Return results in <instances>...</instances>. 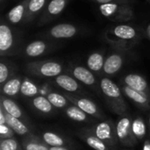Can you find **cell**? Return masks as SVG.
<instances>
[{
    "mask_svg": "<svg viewBox=\"0 0 150 150\" xmlns=\"http://www.w3.org/2000/svg\"><path fill=\"white\" fill-rule=\"evenodd\" d=\"M76 28L70 24H59L53 26L50 30V35L56 39L71 38L76 33Z\"/></svg>",
    "mask_w": 150,
    "mask_h": 150,
    "instance_id": "1",
    "label": "cell"
},
{
    "mask_svg": "<svg viewBox=\"0 0 150 150\" xmlns=\"http://www.w3.org/2000/svg\"><path fill=\"white\" fill-rule=\"evenodd\" d=\"M125 83L127 86L139 91H144L148 88V83L147 81L140 75L136 74H129L125 77Z\"/></svg>",
    "mask_w": 150,
    "mask_h": 150,
    "instance_id": "2",
    "label": "cell"
},
{
    "mask_svg": "<svg viewBox=\"0 0 150 150\" xmlns=\"http://www.w3.org/2000/svg\"><path fill=\"white\" fill-rule=\"evenodd\" d=\"M13 43L12 33L8 25H0V50L2 52L9 50Z\"/></svg>",
    "mask_w": 150,
    "mask_h": 150,
    "instance_id": "3",
    "label": "cell"
},
{
    "mask_svg": "<svg viewBox=\"0 0 150 150\" xmlns=\"http://www.w3.org/2000/svg\"><path fill=\"white\" fill-rule=\"evenodd\" d=\"M122 63H123V61H122V57L120 55L116 54H112L105 62L104 68H103L104 71L106 74L112 75L120 69Z\"/></svg>",
    "mask_w": 150,
    "mask_h": 150,
    "instance_id": "4",
    "label": "cell"
},
{
    "mask_svg": "<svg viewBox=\"0 0 150 150\" xmlns=\"http://www.w3.org/2000/svg\"><path fill=\"white\" fill-rule=\"evenodd\" d=\"M100 87L103 93L111 98H117L120 96L119 86L109 78H103L100 83Z\"/></svg>",
    "mask_w": 150,
    "mask_h": 150,
    "instance_id": "5",
    "label": "cell"
},
{
    "mask_svg": "<svg viewBox=\"0 0 150 150\" xmlns=\"http://www.w3.org/2000/svg\"><path fill=\"white\" fill-rule=\"evenodd\" d=\"M73 75L77 80L83 83L84 84L91 85L95 83V77L93 74L84 67H76L73 70Z\"/></svg>",
    "mask_w": 150,
    "mask_h": 150,
    "instance_id": "6",
    "label": "cell"
},
{
    "mask_svg": "<svg viewBox=\"0 0 150 150\" xmlns=\"http://www.w3.org/2000/svg\"><path fill=\"white\" fill-rule=\"evenodd\" d=\"M40 72L44 76H59L62 72V66L54 62H47L40 66Z\"/></svg>",
    "mask_w": 150,
    "mask_h": 150,
    "instance_id": "7",
    "label": "cell"
},
{
    "mask_svg": "<svg viewBox=\"0 0 150 150\" xmlns=\"http://www.w3.org/2000/svg\"><path fill=\"white\" fill-rule=\"evenodd\" d=\"M56 83L61 88H62L63 90L69 91V92H74L78 89L77 82L74 78L67 76V75L58 76L56 77Z\"/></svg>",
    "mask_w": 150,
    "mask_h": 150,
    "instance_id": "8",
    "label": "cell"
},
{
    "mask_svg": "<svg viewBox=\"0 0 150 150\" xmlns=\"http://www.w3.org/2000/svg\"><path fill=\"white\" fill-rule=\"evenodd\" d=\"M113 34L122 40H131L136 35V31L134 27L127 25H120L114 27Z\"/></svg>",
    "mask_w": 150,
    "mask_h": 150,
    "instance_id": "9",
    "label": "cell"
},
{
    "mask_svg": "<svg viewBox=\"0 0 150 150\" xmlns=\"http://www.w3.org/2000/svg\"><path fill=\"white\" fill-rule=\"evenodd\" d=\"M6 123L11 128V130H13L18 134L23 135L28 132V128L26 127V126L18 118L12 117L11 115H6Z\"/></svg>",
    "mask_w": 150,
    "mask_h": 150,
    "instance_id": "10",
    "label": "cell"
},
{
    "mask_svg": "<svg viewBox=\"0 0 150 150\" xmlns=\"http://www.w3.org/2000/svg\"><path fill=\"white\" fill-rule=\"evenodd\" d=\"M29 1H25L23 2L22 4H19L18 5H16L15 7H13L8 13V18L9 20L13 23V24H16V23H18L21 21L24 14H25V6L26 4H28Z\"/></svg>",
    "mask_w": 150,
    "mask_h": 150,
    "instance_id": "11",
    "label": "cell"
},
{
    "mask_svg": "<svg viewBox=\"0 0 150 150\" xmlns=\"http://www.w3.org/2000/svg\"><path fill=\"white\" fill-rule=\"evenodd\" d=\"M47 48L46 43L41 41V40H36L32 43H30L26 48H25V53L28 56L31 57H36L40 54H42Z\"/></svg>",
    "mask_w": 150,
    "mask_h": 150,
    "instance_id": "12",
    "label": "cell"
},
{
    "mask_svg": "<svg viewBox=\"0 0 150 150\" xmlns=\"http://www.w3.org/2000/svg\"><path fill=\"white\" fill-rule=\"evenodd\" d=\"M104 57L99 53L91 54L87 60V65L89 69L93 71H99L102 68H104Z\"/></svg>",
    "mask_w": 150,
    "mask_h": 150,
    "instance_id": "13",
    "label": "cell"
},
{
    "mask_svg": "<svg viewBox=\"0 0 150 150\" xmlns=\"http://www.w3.org/2000/svg\"><path fill=\"white\" fill-rule=\"evenodd\" d=\"M21 82L18 78H12L6 82L3 87V91L7 96H15L20 91L21 89Z\"/></svg>",
    "mask_w": 150,
    "mask_h": 150,
    "instance_id": "14",
    "label": "cell"
},
{
    "mask_svg": "<svg viewBox=\"0 0 150 150\" xmlns=\"http://www.w3.org/2000/svg\"><path fill=\"white\" fill-rule=\"evenodd\" d=\"M2 105L7 114L11 115L12 117L19 119L22 116V112L20 108L17 105V104L11 99H3Z\"/></svg>",
    "mask_w": 150,
    "mask_h": 150,
    "instance_id": "15",
    "label": "cell"
},
{
    "mask_svg": "<svg viewBox=\"0 0 150 150\" xmlns=\"http://www.w3.org/2000/svg\"><path fill=\"white\" fill-rule=\"evenodd\" d=\"M124 91L129 98H131L132 100H134L138 104H145L148 102V97L143 91L134 90L128 86L124 87Z\"/></svg>",
    "mask_w": 150,
    "mask_h": 150,
    "instance_id": "16",
    "label": "cell"
},
{
    "mask_svg": "<svg viewBox=\"0 0 150 150\" xmlns=\"http://www.w3.org/2000/svg\"><path fill=\"white\" fill-rule=\"evenodd\" d=\"M130 126H131V122L129 119L127 118H123L118 122L117 127H116V133H117V136L119 139L124 140L125 138L127 137L129 134Z\"/></svg>",
    "mask_w": 150,
    "mask_h": 150,
    "instance_id": "17",
    "label": "cell"
},
{
    "mask_svg": "<svg viewBox=\"0 0 150 150\" xmlns=\"http://www.w3.org/2000/svg\"><path fill=\"white\" fill-rule=\"evenodd\" d=\"M33 105L37 110H39L44 113L50 112L52 111V107H53V105L49 102V100L47 98H44L43 96H40V97L35 98L33 100Z\"/></svg>",
    "mask_w": 150,
    "mask_h": 150,
    "instance_id": "18",
    "label": "cell"
},
{
    "mask_svg": "<svg viewBox=\"0 0 150 150\" xmlns=\"http://www.w3.org/2000/svg\"><path fill=\"white\" fill-rule=\"evenodd\" d=\"M95 133H96V137H98L101 141L109 140L112 134L111 127L107 122H101L97 126Z\"/></svg>",
    "mask_w": 150,
    "mask_h": 150,
    "instance_id": "19",
    "label": "cell"
},
{
    "mask_svg": "<svg viewBox=\"0 0 150 150\" xmlns=\"http://www.w3.org/2000/svg\"><path fill=\"white\" fill-rule=\"evenodd\" d=\"M77 107L80 108L83 112L87 114L94 115L97 113V106L96 105L87 98H81L77 101Z\"/></svg>",
    "mask_w": 150,
    "mask_h": 150,
    "instance_id": "20",
    "label": "cell"
},
{
    "mask_svg": "<svg viewBox=\"0 0 150 150\" xmlns=\"http://www.w3.org/2000/svg\"><path fill=\"white\" fill-rule=\"evenodd\" d=\"M20 92L25 97H33L38 93V88L31 81L25 80L21 84Z\"/></svg>",
    "mask_w": 150,
    "mask_h": 150,
    "instance_id": "21",
    "label": "cell"
},
{
    "mask_svg": "<svg viewBox=\"0 0 150 150\" xmlns=\"http://www.w3.org/2000/svg\"><path fill=\"white\" fill-rule=\"evenodd\" d=\"M43 140L45 142L52 147H62L64 144V141L57 134L54 133H45L43 134Z\"/></svg>",
    "mask_w": 150,
    "mask_h": 150,
    "instance_id": "22",
    "label": "cell"
},
{
    "mask_svg": "<svg viewBox=\"0 0 150 150\" xmlns=\"http://www.w3.org/2000/svg\"><path fill=\"white\" fill-rule=\"evenodd\" d=\"M99 10L102 15H104L105 17L112 18V17L116 16L119 11V5L117 4H112V3L104 4L100 5Z\"/></svg>",
    "mask_w": 150,
    "mask_h": 150,
    "instance_id": "23",
    "label": "cell"
},
{
    "mask_svg": "<svg viewBox=\"0 0 150 150\" xmlns=\"http://www.w3.org/2000/svg\"><path fill=\"white\" fill-rule=\"evenodd\" d=\"M66 5V0H52L47 7V12L51 15L60 14Z\"/></svg>",
    "mask_w": 150,
    "mask_h": 150,
    "instance_id": "24",
    "label": "cell"
},
{
    "mask_svg": "<svg viewBox=\"0 0 150 150\" xmlns=\"http://www.w3.org/2000/svg\"><path fill=\"white\" fill-rule=\"evenodd\" d=\"M67 115L69 118L76 120V121H84L86 120L85 112H83L80 108H77L76 106H71L67 110Z\"/></svg>",
    "mask_w": 150,
    "mask_h": 150,
    "instance_id": "25",
    "label": "cell"
},
{
    "mask_svg": "<svg viewBox=\"0 0 150 150\" xmlns=\"http://www.w3.org/2000/svg\"><path fill=\"white\" fill-rule=\"evenodd\" d=\"M47 99L52 104V105L56 108H62L67 104V100L63 96H62L58 93H54V92L48 94Z\"/></svg>",
    "mask_w": 150,
    "mask_h": 150,
    "instance_id": "26",
    "label": "cell"
},
{
    "mask_svg": "<svg viewBox=\"0 0 150 150\" xmlns=\"http://www.w3.org/2000/svg\"><path fill=\"white\" fill-rule=\"evenodd\" d=\"M132 131L135 136L138 138H142L146 134V126L142 120L137 119L132 124Z\"/></svg>",
    "mask_w": 150,
    "mask_h": 150,
    "instance_id": "27",
    "label": "cell"
},
{
    "mask_svg": "<svg viewBox=\"0 0 150 150\" xmlns=\"http://www.w3.org/2000/svg\"><path fill=\"white\" fill-rule=\"evenodd\" d=\"M45 1L46 0H29L27 4V16L28 14H34L42 9L45 4Z\"/></svg>",
    "mask_w": 150,
    "mask_h": 150,
    "instance_id": "28",
    "label": "cell"
},
{
    "mask_svg": "<svg viewBox=\"0 0 150 150\" xmlns=\"http://www.w3.org/2000/svg\"><path fill=\"white\" fill-rule=\"evenodd\" d=\"M86 142H87V144L93 149L106 150V146L105 145V143L100 139H98V137L90 136L87 138Z\"/></svg>",
    "mask_w": 150,
    "mask_h": 150,
    "instance_id": "29",
    "label": "cell"
},
{
    "mask_svg": "<svg viewBox=\"0 0 150 150\" xmlns=\"http://www.w3.org/2000/svg\"><path fill=\"white\" fill-rule=\"evenodd\" d=\"M18 142L14 139H5L0 143V150H17Z\"/></svg>",
    "mask_w": 150,
    "mask_h": 150,
    "instance_id": "30",
    "label": "cell"
},
{
    "mask_svg": "<svg viewBox=\"0 0 150 150\" xmlns=\"http://www.w3.org/2000/svg\"><path fill=\"white\" fill-rule=\"evenodd\" d=\"M9 76V69L7 68V66L1 62L0 63V83H3L6 81L7 77Z\"/></svg>",
    "mask_w": 150,
    "mask_h": 150,
    "instance_id": "31",
    "label": "cell"
},
{
    "mask_svg": "<svg viewBox=\"0 0 150 150\" xmlns=\"http://www.w3.org/2000/svg\"><path fill=\"white\" fill-rule=\"evenodd\" d=\"M26 150H49L47 147L43 146V145H40V144H38V143H35V142H31V143H28L26 145Z\"/></svg>",
    "mask_w": 150,
    "mask_h": 150,
    "instance_id": "32",
    "label": "cell"
},
{
    "mask_svg": "<svg viewBox=\"0 0 150 150\" xmlns=\"http://www.w3.org/2000/svg\"><path fill=\"white\" fill-rule=\"evenodd\" d=\"M9 133V128L7 127V126L4 125H0V134L2 135H5Z\"/></svg>",
    "mask_w": 150,
    "mask_h": 150,
    "instance_id": "33",
    "label": "cell"
},
{
    "mask_svg": "<svg viewBox=\"0 0 150 150\" xmlns=\"http://www.w3.org/2000/svg\"><path fill=\"white\" fill-rule=\"evenodd\" d=\"M6 123V115L4 116L2 110H0V125H4Z\"/></svg>",
    "mask_w": 150,
    "mask_h": 150,
    "instance_id": "34",
    "label": "cell"
},
{
    "mask_svg": "<svg viewBox=\"0 0 150 150\" xmlns=\"http://www.w3.org/2000/svg\"><path fill=\"white\" fill-rule=\"evenodd\" d=\"M49 150H68L67 149L63 148L62 146V147H52Z\"/></svg>",
    "mask_w": 150,
    "mask_h": 150,
    "instance_id": "35",
    "label": "cell"
},
{
    "mask_svg": "<svg viewBox=\"0 0 150 150\" xmlns=\"http://www.w3.org/2000/svg\"><path fill=\"white\" fill-rule=\"evenodd\" d=\"M97 2H98L99 4H108V3H111L112 0H96Z\"/></svg>",
    "mask_w": 150,
    "mask_h": 150,
    "instance_id": "36",
    "label": "cell"
},
{
    "mask_svg": "<svg viewBox=\"0 0 150 150\" xmlns=\"http://www.w3.org/2000/svg\"><path fill=\"white\" fill-rule=\"evenodd\" d=\"M143 150H150V143L145 144L144 147H143Z\"/></svg>",
    "mask_w": 150,
    "mask_h": 150,
    "instance_id": "37",
    "label": "cell"
},
{
    "mask_svg": "<svg viewBox=\"0 0 150 150\" xmlns=\"http://www.w3.org/2000/svg\"><path fill=\"white\" fill-rule=\"evenodd\" d=\"M147 33H148V36L149 37L150 39V24L148 25V27H147Z\"/></svg>",
    "mask_w": 150,
    "mask_h": 150,
    "instance_id": "38",
    "label": "cell"
},
{
    "mask_svg": "<svg viewBox=\"0 0 150 150\" xmlns=\"http://www.w3.org/2000/svg\"><path fill=\"white\" fill-rule=\"evenodd\" d=\"M149 124H150V117H149Z\"/></svg>",
    "mask_w": 150,
    "mask_h": 150,
    "instance_id": "39",
    "label": "cell"
},
{
    "mask_svg": "<svg viewBox=\"0 0 150 150\" xmlns=\"http://www.w3.org/2000/svg\"><path fill=\"white\" fill-rule=\"evenodd\" d=\"M1 1H2V0H1Z\"/></svg>",
    "mask_w": 150,
    "mask_h": 150,
    "instance_id": "40",
    "label": "cell"
}]
</instances>
